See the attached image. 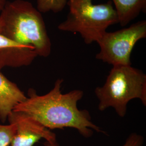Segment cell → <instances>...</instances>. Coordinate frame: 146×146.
<instances>
[{
	"mask_svg": "<svg viewBox=\"0 0 146 146\" xmlns=\"http://www.w3.org/2000/svg\"><path fill=\"white\" fill-rule=\"evenodd\" d=\"M27 97L15 84L0 72V120L5 122L16 106Z\"/></svg>",
	"mask_w": 146,
	"mask_h": 146,
	"instance_id": "cell-7",
	"label": "cell"
},
{
	"mask_svg": "<svg viewBox=\"0 0 146 146\" xmlns=\"http://www.w3.org/2000/svg\"><path fill=\"white\" fill-rule=\"evenodd\" d=\"M0 34L16 43L33 48L46 58L52 43L41 13L26 0L7 2L0 14Z\"/></svg>",
	"mask_w": 146,
	"mask_h": 146,
	"instance_id": "cell-2",
	"label": "cell"
},
{
	"mask_svg": "<svg viewBox=\"0 0 146 146\" xmlns=\"http://www.w3.org/2000/svg\"><path fill=\"white\" fill-rule=\"evenodd\" d=\"M15 133V125L14 124H0V146H11Z\"/></svg>",
	"mask_w": 146,
	"mask_h": 146,
	"instance_id": "cell-10",
	"label": "cell"
},
{
	"mask_svg": "<svg viewBox=\"0 0 146 146\" xmlns=\"http://www.w3.org/2000/svg\"><path fill=\"white\" fill-rule=\"evenodd\" d=\"M74 0H69V1H73Z\"/></svg>",
	"mask_w": 146,
	"mask_h": 146,
	"instance_id": "cell-15",
	"label": "cell"
},
{
	"mask_svg": "<svg viewBox=\"0 0 146 146\" xmlns=\"http://www.w3.org/2000/svg\"><path fill=\"white\" fill-rule=\"evenodd\" d=\"M95 93L99 101V110L112 107L117 115L123 117L131 100L140 99L146 106V74L131 66H114L104 86L96 87Z\"/></svg>",
	"mask_w": 146,
	"mask_h": 146,
	"instance_id": "cell-3",
	"label": "cell"
},
{
	"mask_svg": "<svg viewBox=\"0 0 146 146\" xmlns=\"http://www.w3.org/2000/svg\"><path fill=\"white\" fill-rule=\"evenodd\" d=\"M67 19L58 29L61 31L78 33L86 44L98 42L109 27L119 23V17L111 1L93 5L92 0L68 1Z\"/></svg>",
	"mask_w": 146,
	"mask_h": 146,
	"instance_id": "cell-4",
	"label": "cell"
},
{
	"mask_svg": "<svg viewBox=\"0 0 146 146\" xmlns=\"http://www.w3.org/2000/svg\"><path fill=\"white\" fill-rule=\"evenodd\" d=\"M44 146H50V145L48 143V142H46V143H44Z\"/></svg>",
	"mask_w": 146,
	"mask_h": 146,
	"instance_id": "cell-14",
	"label": "cell"
},
{
	"mask_svg": "<svg viewBox=\"0 0 146 146\" xmlns=\"http://www.w3.org/2000/svg\"><path fill=\"white\" fill-rule=\"evenodd\" d=\"M67 3V0H37V8L41 13L52 11L58 13L62 11Z\"/></svg>",
	"mask_w": 146,
	"mask_h": 146,
	"instance_id": "cell-9",
	"label": "cell"
},
{
	"mask_svg": "<svg viewBox=\"0 0 146 146\" xmlns=\"http://www.w3.org/2000/svg\"><path fill=\"white\" fill-rule=\"evenodd\" d=\"M119 17V23L125 27L134 20L141 12L146 13V0H112Z\"/></svg>",
	"mask_w": 146,
	"mask_h": 146,
	"instance_id": "cell-8",
	"label": "cell"
},
{
	"mask_svg": "<svg viewBox=\"0 0 146 146\" xmlns=\"http://www.w3.org/2000/svg\"><path fill=\"white\" fill-rule=\"evenodd\" d=\"M9 48H15L16 49H19L25 52L35 54L37 56L36 51L33 48L21 46L0 34V50Z\"/></svg>",
	"mask_w": 146,
	"mask_h": 146,
	"instance_id": "cell-11",
	"label": "cell"
},
{
	"mask_svg": "<svg viewBox=\"0 0 146 146\" xmlns=\"http://www.w3.org/2000/svg\"><path fill=\"white\" fill-rule=\"evenodd\" d=\"M7 2L6 0H0V12L3 9Z\"/></svg>",
	"mask_w": 146,
	"mask_h": 146,
	"instance_id": "cell-13",
	"label": "cell"
},
{
	"mask_svg": "<svg viewBox=\"0 0 146 146\" xmlns=\"http://www.w3.org/2000/svg\"><path fill=\"white\" fill-rule=\"evenodd\" d=\"M62 78H58L48 93L38 95L31 89L28 96L16 106L14 110L31 116L49 130L73 128L85 137L93 135V131L105 132L93 123L86 110H79L77 104L84 96V92L73 90L63 94Z\"/></svg>",
	"mask_w": 146,
	"mask_h": 146,
	"instance_id": "cell-1",
	"label": "cell"
},
{
	"mask_svg": "<svg viewBox=\"0 0 146 146\" xmlns=\"http://www.w3.org/2000/svg\"><path fill=\"white\" fill-rule=\"evenodd\" d=\"M143 142L144 139L142 136L136 133H132L127 138L123 146H142ZM50 145L51 146H58V143Z\"/></svg>",
	"mask_w": 146,
	"mask_h": 146,
	"instance_id": "cell-12",
	"label": "cell"
},
{
	"mask_svg": "<svg viewBox=\"0 0 146 146\" xmlns=\"http://www.w3.org/2000/svg\"><path fill=\"white\" fill-rule=\"evenodd\" d=\"M7 119L15 125L11 146H33L42 139L51 145L58 143L55 133L26 113L13 110Z\"/></svg>",
	"mask_w": 146,
	"mask_h": 146,
	"instance_id": "cell-6",
	"label": "cell"
},
{
	"mask_svg": "<svg viewBox=\"0 0 146 146\" xmlns=\"http://www.w3.org/2000/svg\"><path fill=\"white\" fill-rule=\"evenodd\" d=\"M146 37V21H139L114 32H105L97 43L96 58L113 66H131V54L136 43Z\"/></svg>",
	"mask_w": 146,
	"mask_h": 146,
	"instance_id": "cell-5",
	"label": "cell"
}]
</instances>
